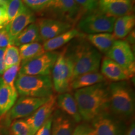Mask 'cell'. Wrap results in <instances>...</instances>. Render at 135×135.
Segmentation results:
<instances>
[{"mask_svg": "<svg viewBox=\"0 0 135 135\" xmlns=\"http://www.w3.org/2000/svg\"><path fill=\"white\" fill-rule=\"evenodd\" d=\"M43 11L53 19L66 22L71 25L77 23L84 15L75 0H51L41 12Z\"/></svg>", "mask_w": 135, "mask_h": 135, "instance_id": "obj_7", "label": "cell"}, {"mask_svg": "<svg viewBox=\"0 0 135 135\" xmlns=\"http://www.w3.org/2000/svg\"><path fill=\"white\" fill-rule=\"evenodd\" d=\"M21 61L19 48L15 45L6 47L4 56L5 70L12 66L21 64Z\"/></svg>", "mask_w": 135, "mask_h": 135, "instance_id": "obj_26", "label": "cell"}, {"mask_svg": "<svg viewBox=\"0 0 135 135\" xmlns=\"http://www.w3.org/2000/svg\"><path fill=\"white\" fill-rule=\"evenodd\" d=\"M66 53L73 63V79L83 74L98 72L101 54L89 42H80L70 53L66 49Z\"/></svg>", "mask_w": 135, "mask_h": 135, "instance_id": "obj_3", "label": "cell"}, {"mask_svg": "<svg viewBox=\"0 0 135 135\" xmlns=\"http://www.w3.org/2000/svg\"><path fill=\"white\" fill-rule=\"evenodd\" d=\"M49 98L21 97L6 113V121L10 123L14 119L28 117L43 105Z\"/></svg>", "mask_w": 135, "mask_h": 135, "instance_id": "obj_10", "label": "cell"}, {"mask_svg": "<svg viewBox=\"0 0 135 135\" xmlns=\"http://www.w3.org/2000/svg\"><path fill=\"white\" fill-rule=\"evenodd\" d=\"M56 98L57 96L54 94L51 96L43 105L25 119L30 127V135L35 134L44 123L51 118L57 107Z\"/></svg>", "mask_w": 135, "mask_h": 135, "instance_id": "obj_12", "label": "cell"}, {"mask_svg": "<svg viewBox=\"0 0 135 135\" xmlns=\"http://www.w3.org/2000/svg\"><path fill=\"white\" fill-rule=\"evenodd\" d=\"M2 128H1V124H0V135H2Z\"/></svg>", "mask_w": 135, "mask_h": 135, "instance_id": "obj_38", "label": "cell"}, {"mask_svg": "<svg viewBox=\"0 0 135 135\" xmlns=\"http://www.w3.org/2000/svg\"><path fill=\"white\" fill-rule=\"evenodd\" d=\"M6 48H0V75H2L5 70L4 62V56Z\"/></svg>", "mask_w": 135, "mask_h": 135, "instance_id": "obj_36", "label": "cell"}, {"mask_svg": "<svg viewBox=\"0 0 135 135\" xmlns=\"http://www.w3.org/2000/svg\"><path fill=\"white\" fill-rule=\"evenodd\" d=\"M15 86L21 97L48 98L53 94V86L50 75H26L19 73Z\"/></svg>", "mask_w": 135, "mask_h": 135, "instance_id": "obj_4", "label": "cell"}, {"mask_svg": "<svg viewBox=\"0 0 135 135\" xmlns=\"http://www.w3.org/2000/svg\"><path fill=\"white\" fill-rule=\"evenodd\" d=\"M71 135H96L92 126L87 122L82 123L76 126Z\"/></svg>", "mask_w": 135, "mask_h": 135, "instance_id": "obj_32", "label": "cell"}, {"mask_svg": "<svg viewBox=\"0 0 135 135\" xmlns=\"http://www.w3.org/2000/svg\"><path fill=\"white\" fill-rule=\"evenodd\" d=\"M82 120L90 123L98 115L109 110V84L106 82L78 89L74 94Z\"/></svg>", "mask_w": 135, "mask_h": 135, "instance_id": "obj_1", "label": "cell"}, {"mask_svg": "<svg viewBox=\"0 0 135 135\" xmlns=\"http://www.w3.org/2000/svg\"><path fill=\"white\" fill-rule=\"evenodd\" d=\"M41 41L38 25L33 23L30 25L16 37L13 42V45L20 46L21 45H26L35 42L40 43Z\"/></svg>", "mask_w": 135, "mask_h": 135, "instance_id": "obj_23", "label": "cell"}, {"mask_svg": "<svg viewBox=\"0 0 135 135\" xmlns=\"http://www.w3.org/2000/svg\"><path fill=\"white\" fill-rule=\"evenodd\" d=\"M98 9L108 16L117 18L131 15L133 0H98Z\"/></svg>", "mask_w": 135, "mask_h": 135, "instance_id": "obj_15", "label": "cell"}, {"mask_svg": "<svg viewBox=\"0 0 135 135\" xmlns=\"http://www.w3.org/2000/svg\"><path fill=\"white\" fill-rule=\"evenodd\" d=\"M17 98L16 89L5 84L0 78V118L7 113L13 107Z\"/></svg>", "mask_w": 135, "mask_h": 135, "instance_id": "obj_19", "label": "cell"}, {"mask_svg": "<svg viewBox=\"0 0 135 135\" xmlns=\"http://www.w3.org/2000/svg\"><path fill=\"white\" fill-rule=\"evenodd\" d=\"M89 43L101 53H106L116 41L113 34L104 33L88 35Z\"/></svg>", "mask_w": 135, "mask_h": 135, "instance_id": "obj_22", "label": "cell"}, {"mask_svg": "<svg viewBox=\"0 0 135 135\" xmlns=\"http://www.w3.org/2000/svg\"><path fill=\"white\" fill-rule=\"evenodd\" d=\"M116 19L97 9L91 12L84 13L81 17L77 23V30L88 35L111 33L113 30Z\"/></svg>", "mask_w": 135, "mask_h": 135, "instance_id": "obj_6", "label": "cell"}, {"mask_svg": "<svg viewBox=\"0 0 135 135\" xmlns=\"http://www.w3.org/2000/svg\"><path fill=\"white\" fill-rule=\"evenodd\" d=\"M51 72L54 90L59 94L70 92L73 80V68L71 60L66 53V49L59 54Z\"/></svg>", "mask_w": 135, "mask_h": 135, "instance_id": "obj_5", "label": "cell"}, {"mask_svg": "<svg viewBox=\"0 0 135 135\" xmlns=\"http://www.w3.org/2000/svg\"><path fill=\"white\" fill-rule=\"evenodd\" d=\"M80 35V33L78 30L75 28H72L69 31L44 42L43 45L44 50L46 52L54 51L65 46L71 41L73 39L76 38Z\"/></svg>", "mask_w": 135, "mask_h": 135, "instance_id": "obj_21", "label": "cell"}, {"mask_svg": "<svg viewBox=\"0 0 135 135\" xmlns=\"http://www.w3.org/2000/svg\"><path fill=\"white\" fill-rule=\"evenodd\" d=\"M30 9L41 12L51 0H22Z\"/></svg>", "mask_w": 135, "mask_h": 135, "instance_id": "obj_31", "label": "cell"}, {"mask_svg": "<svg viewBox=\"0 0 135 135\" xmlns=\"http://www.w3.org/2000/svg\"><path fill=\"white\" fill-rule=\"evenodd\" d=\"M125 135H135V124L134 122L131 123L130 126L128 128Z\"/></svg>", "mask_w": 135, "mask_h": 135, "instance_id": "obj_37", "label": "cell"}, {"mask_svg": "<svg viewBox=\"0 0 135 135\" xmlns=\"http://www.w3.org/2000/svg\"><path fill=\"white\" fill-rule=\"evenodd\" d=\"M59 52H45L41 55L21 63L19 73L26 75H50Z\"/></svg>", "mask_w": 135, "mask_h": 135, "instance_id": "obj_8", "label": "cell"}, {"mask_svg": "<svg viewBox=\"0 0 135 135\" xmlns=\"http://www.w3.org/2000/svg\"><path fill=\"white\" fill-rule=\"evenodd\" d=\"M106 54V57L124 69L134 67V55L129 43L124 40H116Z\"/></svg>", "mask_w": 135, "mask_h": 135, "instance_id": "obj_11", "label": "cell"}, {"mask_svg": "<svg viewBox=\"0 0 135 135\" xmlns=\"http://www.w3.org/2000/svg\"><path fill=\"white\" fill-rule=\"evenodd\" d=\"M96 135H124L126 127L122 119L107 110L90 122Z\"/></svg>", "mask_w": 135, "mask_h": 135, "instance_id": "obj_9", "label": "cell"}, {"mask_svg": "<svg viewBox=\"0 0 135 135\" xmlns=\"http://www.w3.org/2000/svg\"><path fill=\"white\" fill-rule=\"evenodd\" d=\"M6 10L9 23L24 7L25 4L22 0H6Z\"/></svg>", "mask_w": 135, "mask_h": 135, "instance_id": "obj_27", "label": "cell"}, {"mask_svg": "<svg viewBox=\"0 0 135 135\" xmlns=\"http://www.w3.org/2000/svg\"><path fill=\"white\" fill-rule=\"evenodd\" d=\"M105 81L103 76L98 72H92L83 74L73 79L71 83V89H78L91 86Z\"/></svg>", "mask_w": 135, "mask_h": 135, "instance_id": "obj_24", "label": "cell"}, {"mask_svg": "<svg viewBox=\"0 0 135 135\" xmlns=\"http://www.w3.org/2000/svg\"><path fill=\"white\" fill-rule=\"evenodd\" d=\"M20 64L16 65L6 69L2 74L1 78L3 81L7 85L9 86L12 88L16 89L15 86V80H16L18 72L20 71Z\"/></svg>", "mask_w": 135, "mask_h": 135, "instance_id": "obj_28", "label": "cell"}, {"mask_svg": "<svg viewBox=\"0 0 135 135\" xmlns=\"http://www.w3.org/2000/svg\"><path fill=\"white\" fill-rule=\"evenodd\" d=\"M56 106L60 110L71 118L76 123L81 122L82 119L76 101L74 96L70 92L60 94L57 96Z\"/></svg>", "mask_w": 135, "mask_h": 135, "instance_id": "obj_18", "label": "cell"}, {"mask_svg": "<svg viewBox=\"0 0 135 135\" xmlns=\"http://www.w3.org/2000/svg\"><path fill=\"white\" fill-rule=\"evenodd\" d=\"M76 124L71 118L59 109H56L52 114L51 135H71Z\"/></svg>", "mask_w": 135, "mask_h": 135, "instance_id": "obj_17", "label": "cell"}, {"mask_svg": "<svg viewBox=\"0 0 135 135\" xmlns=\"http://www.w3.org/2000/svg\"><path fill=\"white\" fill-rule=\"evenodd\" d=\"M134 94L127 81L109 84V108L121 119L131 117L134 112Z\"/></svg>", "mask_w": 135, "mask_h": 135, "instance_id": "obj_2", "label": "cell"}, {"mask_svg": "<svg viewBox=\"0 0 135 135\" xmlns=\"http://www.w3.org/2000/svg\"><path fill=\"white\" fill-rule=\"evenodd\" d=\"M35 16L31 9L25 5L18 14L6 26L11 43L25 28L35 21Z\"/></svg>", "mask_w": 135, "mask_h": 135, "instance_id": "obj_16", "label": "cell"}, {"mask_svg": "<svg viewBox=\"0 0 135 135\" xmlns=\"http://www.w3.org/2000/svg\"><path fill=\"white\" fill-rule=\"evenodd\" d=\"M135 25L134 15H128L117 18L113 26V35L116 40H121L129 35Z\"/></svg>", "mask_w": 135, "mask_h": 135, "instance_id": "obj_20", "label": "cell"}, {"mask_svg": "<svg viewBox=\"0 0 135 135\" xmlns=\"http://www.w3.org/2000/svg\"><path fill=\"white\" fill-rule=\"evenodd\" d=\"M52 116L49 118L34 135H51V127Z\"/></svg>", "mask_w": 135, "mask_h": 135, "instance_id": "obj_35", "label": "cell"}, {"mask_svg": "<svg viewBox=\"0 0 135 135\" xmlns=\"http://www.w3.org/2000/svg\"><path fill=\"white\" fill-rule=\"evenodd\" d=\"M6 6V0H0V30L4 29L8 24Z\"/></svg>", "mask_w": 135, "mask_h": 135, "instance_id": "obj_33", "label": "cell"}, {"mask_svg": "<svg viewBox=\"0 0 135 135\" xmlns=\"http://www.w3.org/2000/svg\"><path fill=\"white\" fill-rule=\"evenodd\" d=\"M19 51L22 63L36 58L46 52L44 50L43 45L39 42L21 45Z\"/></svg>", "mask_w": 135, "mask_h": 135, "instance_id": "obj_25", "label": "cell"}, {"mask_svg": "<svg viewBox=\"0 0 135 135\" xmlns=\"http://www.w3.org/2000/svg\"><path fill=\"white\" fill-rule=\"evenodd\" d=\"M134 71L135 68L124 69L106 56L102 60L101 74L104 78L112 82L123 81L132 78L134 76Z\"/></svg>", "mask_w": 135, "mask_h": 135, "instance_id": "obj_14", "label": "cell"}, {"mask_svg": "<svg viewBox=\"0 0 135 135\" xmlns=\"http://www.w3.org/2000/svg\"><path fill=\"white\" fill-rule=\"evenodd\" d=\"M12 135H30V129L25 119H18L12 123L11 125Z\"/></svg>", "mask_w": 135, "mask_h": 135, "instance_id": "obj_29", "label": "cell"}, {"mask_svg": "<svg viewBox=\"0 0 135 135\" xmlns=\"http://www.w3.org/2000/svg\"><path fill=\"white\" fill-rule=\"evenodd\" d=\"M36 24L38 25L41 41L43 42L73 28V25L66 22L53 18H40L37 20Z\"/></svg>", "mask_w": 135, "mask_h": 135, "instance_id": "obj_13", "label": "cell"}, {"mask_svg": "<svg viewBox=\"0 0 135 135\" xmlns=\"http://www.w3.org/2000/svg\"><path fill=\"white\" fill-rule=\"evenodd\" d=\"M75 1L80 6L84 14L97 9L98 4V0H75Z\"/></svg>", "mask_w": 135, "mask_h": 135, "instance_id": "obj_30", "label": "cell"}, {"mask_svg": "<svg viewBox=\"0 0 135 135\" xmlns=\"http://www.w3.org/2000/svg\"><path fill=\"white\" fill-rule=\"evenodd\" d=\"M9 45H13L6 28L0 30V48H6Z\"/></svg>", "mask_w": 135, "mask_h": 135, "instance_id": "obj_34", "label": "cell"}]
</instances>
